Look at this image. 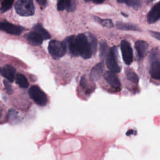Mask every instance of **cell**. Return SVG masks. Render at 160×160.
<instances>
[{
	"label": "cell",
	"mask_w": 160,
	"mask_h": 160,
	"mask_svg": "<svg viewBox=\"0 0 160 160\" xmlns=\"http://www.w3.org/2000/svg\"><path fill=\"white\" fill-rule=\"evenodd\" d=\"M126 4H127L128 6H131L134 9H137L140 7L139 0H126Z\"/></svg>",
	"instance_id": "25"
},
{
	"label": "cell",
	"mask_w": 160,
	"mask_h": 160,
	"mask_svg": "<svg viewBox=\"0 0 160 160\" xmlns=\"http://www.w3.org/2000/svg\"><path fill=\"white\" fill-rule=\"evenodd\" d=\"M116 27L118 29L124 31H140L139 28L135 25L128 23H123L121 22H118L116 23Z\"/></svg>",
	"instance_id": "16"
},
{
	"label": "cell",
	"mask_w": 160,
	"mask_h": 160,
	"mask_svg": "<svg viewBox=\"0 0 160 160\" xmlns=\"http://www.w3.org/2000/svg\"><path fill=\"white\" fill-rule=\"evenodd\" d=\"M125 73L126 75V78L129 81L135 84H137L139 82L138 76L131 69L127 68L125 71Z\"/></svg>",
	"instance_id": "18"
},
{
	"label": "cell",
	"mask_w": 160,
	"mask_h": 160,
	"mask_svg": "<svg viewBox=\"0 0 160 160\" xmlns=\"http://www.w3.org/2000/svg\"><path fill=\"white\" fill-rule=\"evenodd\" d=\"M48 50L51 56L55 59L62 57L66 52L67 46L66 42L52 40L49 42Z\"/></svg>",
	"instance_id": "3"
},
{
	"label": "cell",
	"mask_w": 160,
	"mask_h": 160,
	"mask_svg": "<svg viewBox=\"0 0 160 160\" xmlns=\"http://www.w3.org/2000/svg\"><path fill=\"white\" fill-rule=\"evenodd\" d=\"M104 78L106 82L112 88L119 89L121 87V82L115 72L109 71L105 72Z\"/></svg>",
	"instance_id": "8"
},
{
	"label": "cell",
	"mask_w": 160,
	"mask_h": 160,
	"mask_svg": "<svg viewBox=\"0 0 160 160\" xmlns=\"http://www.w3.org/2000/svg\"><path fill=\"white\" fill-rule=\"evenodd\" d=\"M106 63L107 68L111 71L115 73L121 71V67L118 62V49L116 47L109 49L106 58Z\"/></svg>",
	"instance_id": "4"
},
{
	"label": "cell",
	"mask_w": 160,
	"mask_h": 160,
	"mask_svg": "<svg viewBox=\"0 0 160 160\" xmlns=\"http://www.w3.org/2000/svg\"><path fill=\"white\" fill-rule=\"evenodd\" d=\"M26 38L30 44L34 46L40 45L44 40L43 38L38 32L34 31L27 34L26 35Z\"/></svg>",
	"instance_id": "11"
},
{
	"label": "cell",
	"mask_w": 160,
	"mask_h": 160,
	"mask_svg": "<svg viewBox=\"0 0 160 160\" xmlns=\"http://www.w3.org/2000/svg\"><path fill=\"white\" fill-rule=\"evenodd\" d=\"M0 30L5 31L11 34L19 35L23 31L24 28L22 27L16 26L8 22H1Z\"/></svg>",
	"instance_id": "7"
},
{
	"label": "cell",
	"mask_w": 160,
	"mask_h": 160,
	"mask_svg": "<svg viewBox=\"0 0 160 160\" xmlns=\"http://www.w3.org/2000/svg\"><path fill=\"white\" fill-rule=\"evenodd\" d=\"M149 74L152 78L160 80V61H152L150 69Z\"/></svg>",
	"instance_id": "14"
},
{
	"label": "cell",
	"mask_w": 160,
	"mask_h": 160,
	"mask_svg": "<svg viewBox=\"0 0 160 160\" xmlns=\"http://www.w3.org/2000/svg\"><path fill=\"white\" fill-rule=\"evenodd\" d=\"M153 1V0H150V1Z\"/></svg>",
	"instance_id": "33"
},
{
	"label": "cell",
	"mask_w": 160,
	"mask_h": 160,
	"mask_svg": "<svg viewBox=\"0 0 160 160\" xmlns=\"http://www.w3.org/2000/svg\"><path fill=\"white\" fill-rule=\"evenodd\" d=\"M71 7V0H58L57 9L58 11L69 9Z\"/></svg>",
	"instance_id": "20"
},
{
	"label": "cell",
	"mask_w": 160,
	"mask_h": 160,
	"mask_svg": "<svg viewBox=\"0 0 160 160\" xmlns=\"http://www.w3.org/2000/svg\"><path fill=\"white\" fill-rule=\"evenodd\" d=\"M95 20L99 22V24H101L102 26L108 28H112L114 26L113 22H112V21L111 19H102L98 17H94Z\"/></svg>",
	"instance_id": "22"
},
{
	"label": "cell",
	"mask_w": 160,
	"mask_h": 160,
	"mask_svg": "<svg viewBox=\"0 0 160 160\" xmlns=\"http://www.w3.org/2000/svg\"><path fill=\"white\" fill-rule=\"evenodd\" d=\"M109 48L107 44L105 42H102L100 45V58L102 60H104L109 52Z\"/></svg>",
	"instance_id": "21"
},
{
	"label": "cell",
	"mask_w": 160,
	"mask_h": 160,
	"mask_svg": "<svg viewBox=\"0 0 160 160\" xmlns=\"http://www.w3.org/2000/svg\"><path fill=\"white\" fill-rule=\"evenodd\" d=\"M33 30L38 32L43 38L44 39H48L51 38L49 33L47 31H46V29L39 24L35 25L33 28Z\"/></svg>",
	"instance_id": "17"
},
{
	"label": "cell",
	"mask_w": 160,
	"mask_h": 160,
	"mask_svg": "<svg viewBox=\"0 0 160 160\" xmlns=\"http://www.w3.org/2000/svg\"><path fill=\"white\" fill-rule=\"evenodd\" d=\"M121 50L124 62L129 65L133 61V51L129 42L126 40H122L121 42Z\"/></svg>",
	"instance_id": "6"
},
{
	"label": "cell",
	"mask_w": 160,
	"mask_h": 160,
	"mask_svg": "<svg viewBox=\"0 0 160 160\" xmlns=\"http://www.w3.org/2000/svg\"><path fill=\"white\" fill-rule=\"evenodd\" d=\"M31 98L38 105L45 106L48 102V98L45 93L37 86H32L29 90Z\"/></svg>",
	"instance_id": "5"
},
{
	"label": "cell",
	"mask_w": 160,
	"mask_h": 160,
	"mask_svg": "<svg viewBox=\"0 0 160 160\" xmlns=\"http://www.w3.org/2000/svg\"><path fill=\"white\" fill-rule=\"evenodd\" d=\"M4 86H5V88L6 89V91L9 94H11L12 92V89L11 88V85L9 84V83L8 82V81L7 80H4Z\"/></svg>",
	"instance_id": "26"
},
{
	"label": "cell",
	"mask_w": 160,
	"mask_h": 160,
	"mask_svg": "<svg viewBox=\"0 0 160 160\" xmlns=\"http://www.w3.org/2000/svg\"><path fill=\"white\" fill-rule=\"evenodd\" d=\"M75 42L78 55L84 59L90 58L96 51L97 41L92 35L88 38L85 34H79L76 36Z\"/></svg>",
	"instance_id": "1"
},
{
	"label": "cell",
	"mask_w": 160,
	"mask_h": 160,
	"mask_svg": "<svg viewBox=\"0 0 160 160\" xmlns=\"http://www.w3.org/2000/svg\"><path fill=\"white\" fill-rule=\"evenodd\" d=\"M14 0H2V2L1 4V11L2 12L7 11L10 9L13 4Z\"/></svg>",
	"instance_id": "23"
},
{
	"label": "cell",
	"mask_w": 160,
	"mask_h": 160,
	"mask_svg": "<svg viewBox=\"0 0 160 160\" xmlns=\"http://www.w3.org/2000/svg\"><path fill=\"white\" fill-rule=\"evenodd\" d=\"M1 74L8 81L12 82L16 77V70L11 65H6L0 69Z\"/></svg>",
	"instance_id": "10"
},
{
	"label": "cell",
	"mask_w": 160,
	"mask_h": 160,
	"mask_svg": "<svg viewBox=\"0 0 160 160\" xmlns=\"http://www.w3.org/2000/svg\"><path fill=\"white\" fill-rule=\"evenodd\" d=\"M150 59L152 61L160 60V52L157 49H153L151 52Z\"/></svg>",
	"instance_id": "24"
},
{
	"label": "cell",
	"mask_w": 160,
	"mask_h": 160,
	"mask_svg": "<svg viewBox=\"0 0 160 160\" xmlns=\"http://www.w3.org/2000/svg\"><path fill=\"white\" fill-rule=\"evenodd\" d=\"M117 1L120 3H126V0H117Z\"/></svg>",
	"instance_id": "31"
},
{
	"label": "cell",
	"mask_w": 160,
	"mask_h": 160,
	"mask_svg": "<svg viewBox=\"0 0 160 160\" xmlns=\"http://www.w3.org/2000/svg\"><path fill=\"white\" fill-rule=\"evenodd\" d=\"M2 1V0H0V1Z\"/></svg>",
	"instance_id": "34"
},
{
	"label": "cell",
	"mask_w": 160,
	"mask_h": 160,
	"mask_svg": "<svg viewBox=\"0 0 160 160\" xmlns=\"http://www.w3.org/2000/svg\"><path fill=\"white\" fill-rule=\"evenodd\" d=\"M1 112H0V117H1Z\"/></svg>",
	"instance_id": "32"
},
{
	"label": "cell",
	"mask_w": 160,
	"mask_h": 160,
	"mask_svg": "<svg viewBox=\"0 0 160 160\" xmlns=\"http://www.w3.org/2000/svg\"><path fill=\"white\" fill-rule=\"evenodd\" d=\"M135 48L138 56L140 58H143L146 54L148 49V44L144 41L138 40L135 42Z\"/></svg>",
	"instance_id": "13"
},
{
	"label": "cell",
	"mask_w": 160,
	"mask_h": 160,
	"mask_svg": "<svg viewBox=\"0 0 160 160\" xmlns=\"http://www.w3.org/2000/svg\"><path fill=\"white\" fill-rule=\"evenodd\" d=\"M160 19V1L155 4L147 16L148 22L150 24L154 23Z\"/></svg>",
	"instance_id": "9"
},
{
	"label": "cell",
	"mask_w": 160,
	"mask_h": 160,
	"mask_svg": "<svg viewBox=\"0 0 160 160\" xmlns=\"http://www.w3.org/2000/svg\"><path fill=\"white\" fill-rule=\"evenodd\" d=\"M132 134H134V130H129L127 132H126V134L127 136H129V135H131Z\"/></svg>",
	"instance_id": "30"
},
{
	"label": "cell",
	"mask_w": 160,
	"mask_h": 160,
	"mask_svg": "<svg viewBox=\"0 0 160 160\" xmlns=\"http://www.w3.org/2000/svg\"><path fill=\"white\" fill-rule=\"evenodd\" d=\"M104 71V64L102 62L98 63L91 69L90 78L93 81H96L102 76Z\"/></svg>",
	"instance_id": "12"
},
{
	"label": "cell",
	"mask_w": 160,
	"mask_h": 160,
	"mask_svg": "<svg viewBox=\"0 0 160 160\" xmlns=\"http://www.w3.org/2000/svg\"><path fill=\"white\" fill-rule=\"evenodd\" d=\"M86 1H92V2H94V3H102L104 0H85Z\"/></svg>",
	"instance_id": "29"
},
{
	"label": "cell",
	"mask_w": 160,
	"mask_h": 160,
	"mask_svg": "<svg viewBox=\"0 0 160 160\" xmlns=\"http://www.w3.org/2000/svg\"><path fill=\"white\" fill-rule=\"evenodd\" d=\"M16 83L19 84V86L22 88H27L29 86V82L24 76V75L22 74H18L16 76Z\"/></svg>",
	"instance_id": "19"
},
{
	"label": "cell",
	"mask_w": 160,
	"mask_h": 160,
	"mask_svg": "<svg viewBox=\"0 0 160 160\" xmlns=\"http://www.w3.org/2000/svg\"><path fill=\"white\" fill-rule=\"evenodd\" d=\"M37 2L41 5V6H45L46 4V2H47V0H36Z\"/></svg>",
	"instance_id": "28"
},
{
	"label": "cell",
	"mask_w": 160,
	"mask_h": 160,
	"mask_svg": "<svg viewBox=\"0 0 160 160\" xmlns=\"http://www.w3.org/2000/svg\"><path fill=\"white\" fill-rule=\"evenodd\" d=\"M16 12L22 16H32L34 13V6L32 0H18L15 4Z\"/></svg>",
	"instance_id": "2"
},
{
	"label": "cell",
	"mask_w": 160,
	"mask_h": 160,
	"mask_svg": "<svg viewBox=\"0 0 160 160\" xmlns=\"http://www.w3.org/2000/svg\"><path fill=\"white\" fill-rule=\"evenodd\" d=\"M150 34L153 38L160 41V32L156 31H150Z\"/></svg>",
	"instance_id": "27"
},
{
	"label": "cell",
	"mask_w": 160,
	"mask_h": 160,
	"mask_svg": "<svg viewBox=\"0 0 160 160\" xmlns=\"http://www.w3.org/2000/svg\"><path fill=\"white\" fill-rule=\"evenodd\" d=\"M76 36H71L66 38L65 42L67 46V49H68L70 54L73 56H78V53L76 49V42H75Z\"/></svg>",
	"instance_id": "15"
}]
</instances>
